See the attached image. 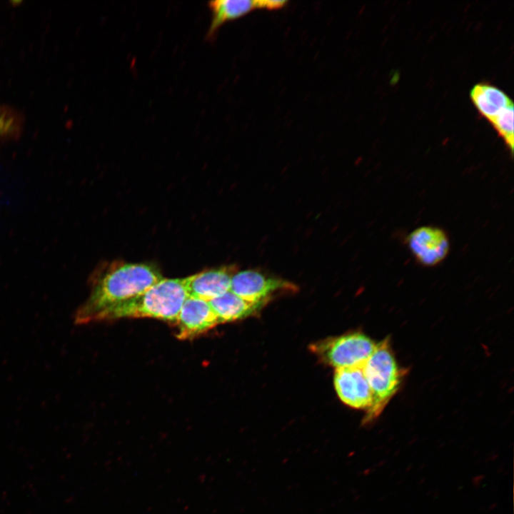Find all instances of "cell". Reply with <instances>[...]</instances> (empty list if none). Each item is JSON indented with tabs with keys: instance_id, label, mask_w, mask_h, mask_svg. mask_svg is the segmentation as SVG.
Returning <instances> with one entry per match:
<instances>
[{
	"instance_id": "obj_6",
	"label": "cell",
	"mask_w": 514,
	"mask_h": 514,
	"mask_svg": "<svg viewBox=\"0 0 514 514\" xmlns=\"http://www.w3.org/2000/svg\"><path fill=\"white\" fill-rule=\"evenodd\" d=\"M230 291L246 301L265 303L275 293L295 291L296 286L258 271L247 269L237 271L233 276Z\"/></svg>"
},
{
	"instance_id": "obj_5",
	"label": "cell",
	"mask_w": 514,
	"mask_h": 514,
	"mask_svg": "<svg viewBox=\"0 0 514 514\" xmlns=\"http://www.w3.org/2000/svg\"><path fill=\"white\" fill-rule=\"evenodd\" d=\"M406 244L415 261L424 267H434L442 263L450 246L447 233L432 226L413 230L406 238Z\"/></svg>"
},
{
	"instance_id": "obj_8",
	"label": "cell",
	"mask_w": 514,
	"mask_h": 514,
	"mask_svg": "<svg viewBox=\"0 0 514 514\" xmlns=\"http://www.w3.org/2000/svg\"><path fill=\"white\" fill-rule=\"evenodd\" d=\"M283 0H215L208 2L211 21L206 33L207 39H212L218 29L226 22L239 19L257 9L278 10L286 6Z\"/></svg>"
},
{
	"instance_id": "obj_9",
	"label": "cell",
	"mask_w": 514,
	"mask_h": 514,
	"mask_svg": "<svg viewBox=\"0 0 514 514\" xmlns=\"http://www.w3.org/2000/svg\"><path fill=\"white\" fill-rule=\"evenodd\" d=\"M334 386L339 398L345 404L367 411L372 407L373 393L363 367L336 369Z\"/></svg>"
},
{
	"instance_id": "obj_4",
	"label": "cell",
	"mask_w": 514,
	"mask_h": 514,
	"mask_svg": "<svg viewBox=\"0 0 514 514\" xmlns=\"http://www.w3.org/2000/svg\"><path fill=\"white\" fill-rule=\"evenodd\" d=\"M376 346L372 339L358 332L322 340L310 348L324 363L338 369L363 367Z\"/></svg>"
},
{
	"instance_id": "obj_7",
	"label": "cell",
	"mask_w": 514,
	"mask_h": 514,
	"mask_svg": "<svg viewBox=\"0 0 514 514\" xmlns=\"http://www.w3.org/2000/svg\"><path fill=\"white\" fill-rule=\"evenodd\" d=\"M176 336L181 340L193 339L219 324L208 301L188 296L173 323Z\"/></svg>"
},
{
	"instance_id": "obj_3",
	"label": "cell",
	"mask_w": 514,
	"mask_h": 514,
	"mask_svg": "<svg viewBox=\"0 0 514 514\" xmlns=\"http://www.w3.org/2000/svg\"><path fill=\"white\" fill-rule=\"evenodd\" d=\"M365 377L373 398L366 420L378 416L397 392L400 383V372L390 348L388 339L376 344V348L363 366Z\"/></svg>"
},
{
	"instance_id": "obj_14",
	"label": "cell",
	"mask_w": 514,
	"mask_h": 514,
	"mask_svg": "<svg viewBox=\"0 0 514 514\" xmlns=\"http://www.w3.org/2000/svg\"><path fill=\"white\" fill-rule=\"evenodd\" d=\"M15 126V120L11 115L0 110V136L11 133Z\"/></svg>"
},
{
	"instance_id": "obj_12",
	"label": "cell",
	"mask_w": 514,
	"mask_h": 514,
	"mask_svg": "<svg viewBox=\"0 0 514 514\" xmlns=\"http://www.w3.org/2000/svg\"><path fill=\"white\" fill-rule=\"evenodd\" d=\"M470 96L479 114L489 122L502 109L513 104L503 90L487 83L475 84L470 89Z\"/></svg>"
},
{
	"instance_id": "obj_13",
	"label": "cell",
	"mask_w": 514,
	"mask_h": 514,
	"mask_svg": "<svg viewBox=\"0 0 514 514\" xmlns=\"http://www.w3.org/2000/svg\"><path fill=\"white\" fill-rule=\"evenodd\" d=\"M513 109V104L504 108L490 121L511 155L513 153L514 143Z\"/></svg>"
},
{
	"instance_id": "obj_10",
	"label": "cell",
	"mask_w": 514,
	"mask_h": 514,
	"mask_svg": "<svg viewBox=\"0 0 514 514\" xmlns=\"http://www.w3.org/2000/svg\"><path fill=\"white\" fill-rule=\"evenodd\" d=\"M237 271L236 265H229L183 278L187 293L209 301L230 291L231 278Z\"/></svg>"
},
{
	"instance_id": "obj_2",
	"label": "cell",
	"mask_w": 514,
	"mask_h": 514,
	"mask_svg": "<svg viewBox=\"0 0 514 514\" xmlns=\"http://www.w3.org/2000/svg\"><path fill=\"white\" fill-rule=\"evenodd\" d=\"M188 297L183 278H163L143 293L101 311L93 322L151 318L174 323Z\"/></svg>"
},
{
	"instance_id": "obj_11",
	"label": "cell",
	"mask_w": 514,
	"mask_h": 514,
	"mask_svg": "<svg viewBox=\"0 0 514 514\" xmlns=\"http://www.w3.org/2000/svg\"><path fill=\"white\" fill-rule=\"evenodd\" d=\"M219 323L243 319L256 313L264 303L246 301L231 291L208 301Z\"/></svg>"
},
{
	"instance_id": "obj_1",
	"label": "cell",
	"mask_w": 514,
	"mask_h": 514,
	"mask_svg": "<svg viewBox=\"0 0 514 514\" xmlns=\"http://www.w3.org/2000/svg\"><path fill=\"white\" fill-rule=\"evenodd\" d=\"M162 279L151 265L113 263L94 280L89 298L74 314V323H92L101 311L143 293Z\"/></svg>"
}]
</instances>
